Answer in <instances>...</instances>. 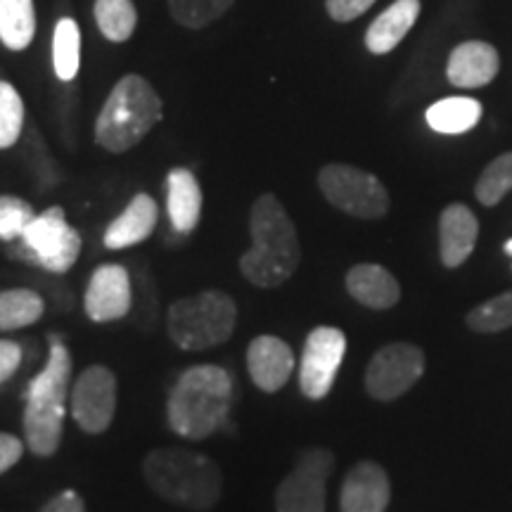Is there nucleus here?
<instances>
[{
	"instance_id": "f704fd0d",
	"label": "nucleus",
	"mask_w": 512,
	"mask_h": 512,
	"mask_svg": "<svg viewBox=\"0 0 512 512\" xmlns=\"http://www.w3.org/2000/svg\"><path fill=\"white\" fill-rule=\"evenodd\" d=\"M41 512H86V505H83V498L76 491L67 489L50 498Z\"/></svg>"
},
{
	"instance_id": "2f4dec72",
	"label": "nucleus",
	"mask_w": 512,
	"mask_h": 512,
	"mask_svg": "<svg viewBox=\"0 0 512 512\" xmlns=\"http://www.w3.org/2000/svg\"><path fill=\"white\" fill-rule=\"evenodd\" d=\"M377 0H325V10H328V15L335 19V22H354L363 15V12H368Z\"/></svg>"
},
{
	"instance_id": "6e6552de",
	"label": "nucleus",
	"mask_w": 512,
	"mask_h": 512,
	"mask_svg": "<svg viewBox=\"0 0 512 512\" xmlns=\"http://www.w3.org/2000/svg\"><path fill=\"white\" fill-rule=\"evenodd\" d=\"M318 188L332 207L356 219H382L392 204L380 178L349 164L323 166L318 171Z\"/></svg>"
},
{
	"instance_id": "423d86ee",
	"label": "nucleus",
	"mask_w": 512,
	"mask_h": 512,
	"mask_svg": "<svg viewBox=\"0 0 512 512\" xmlns=\"http://www.w3.org/2000/svg\"><path fill=\"white\" fill-rule=\"evenodd\" d=\"M238 325V304L221 290H204L176 299L166 313V330L183 351H204L226 344Z\"/></svg>"
},
{
	"instance_id": "f3484780",
	"label": "nucleus",
	"mask_w": 512,
	"mask_h": 512,
	"mask_svg": "<svg viewBox=\"0 0 512 512\" xmlns=\"http://www.w3.org/2000/svg\"><path fill=\"white\" fill-rule=\"evenodd\" d=\"M479 221L465 204H448L439 216V256L446 268L463 266L475 252Z\"/></svg>"
},
{
	"instance_id": "cd10ccee",
	"label": "nucleus",
	"mask_w": 512,
	"mask_h": 512,
	"mask_svg": "<svg viewBox=\"0 0 512 512\" xmlns=\"http://www.w3.org/2000/svg\"><path fill=\"white\" fill-rule=\"evenodd\" d=\"M512 190V150L503 152L501 157H496L479 176L475 185L477 200L484 207H496L505 195Z\"/></svg>"
},
{
	"instance_id": "f257e3e1",
	"label": "nucleus",
	"mask_w": 512,
	"mask_h": 512,
	"mask_svg": "<svg viewBox=\"0 0 512 512\" xmlns=\"http://www.w3.org/2000/svg\"><path fill=\"white\" fill-rule=\"evenodd\" d=\"M252 247L240 256V273L259 290L285 285L302 264V245L297 228L283 202L264 192L256 197L249 214Z\"/></svg>"
},
{
	"instance_id": "9d476101",
	"label": "nucleus",
	"mask_w": 512,
	"mask_h": 512,
	"mask_svg": "<svg viewBox=\"0 0 512 512\" xmlns=\"http://www.w3.org/2000/svg\"><path fill=\"white\" fill-rule=\"evenodd\" d=\"M425 373V354L408 342H394L382 347L370 358L366 370V392L375 401H394L413 389Z\"/></svg>"
},
{
	"instance_id": "39448f33",
	"label": "nucleus",
	"mask_w": 512,
	"mask_h": 512,
	"mask_svg": "<svg viewBox=\"0 0 512 512\" xmlns=\"http://www.w3.org/2000/svg\"><path fill=\"white\" fill-rule=\"evenodd\" d=\"M164 117V105L152 83L140 74L117 81L95 121V143L121 155L133 150Z\"/></svg>"
},
{
	"instance_id": "f03ea898",
	"label": "nucleus",
	"mask_w": 512,
	"mask_h": 512,
	"mask_svg": "<svg viewBox=\"0 0 512 512\" xmlns=\"http://www.w3.org/2000/svg\"><path fill=\"white\" fill-rule=\"evenodd\" d=\"M233 399V377L228 370L200 363L183 370L176 380L166 401V422L178 437L202 441L226 425Z\"/></svg>"
},
{
	"instance_id": "393cba45",
	"label": "nucleus",
	"mask_w": 512,
	"mask_h": 512,
	"mask_svg": "<svg viewBox=\"0 0 512 512\" xmlns=\"http://www.w3.org/2000/svg\"><path fill=\"white\" fill-rule=\"evenodd\" d=\"M81 67V29L72 17H62L53 34V69L60 81H74Z\"/></svg>"
},
{
	"instance_id": "dca6fc26",
	"label": "nucleus",
	"mask_w": 512,
	"mask_h": 512,
	"mask_svg": "<svg viewBox=\"0 0 512 512\" xmlns=\"http://www.w3.org/2000/svg\"><path fill=\"white\" fill-rule=\"evenodd\" d=\"M501 69V57L491 43L465 41L448 55L446 79L456 88L489 86Z\"/></svg>"
},
{
	"instance_id": "b1692460",
	"label": "nucleus",
	"mask_w": 512,
	"mask_h": 512,
	"mask_svg": "<svg viewBox=\"0 0 512 512\" xmlns=\"http://www.w3.org/2000/svg\"><path fill=\"white\" fill-rule=\"evenodd\" d=\"M46 313V299L29 287L0 292V330H22Z\"/></svg>"
},
{
	"instance_id": "412c9836",
	"label": "nucleus",
	"mask_w": 512,
	"mask_h": 512,
	"mask_svg": "<svg viewBox=\"0 0 512 512\" xmlns=\"http://www.w3.org/2000/svg\"><path fill=\"white\" fill-rule=\"evenodd\" d=\"M420 17V0H394L366 31V48L373 55H387L399 46Z\"/></svg>"
},
{
	"instance_id": "2eb2a0df",
	"label": "nucleus",
	"mask_w": 512,
	"mask_h": 512,
	"mask_svg": "<svg viewBox=\"0 0 512 512\" xmlns=\"http://www.w3.org/2000/svg\"><path fill=\"white\" fill-rule=\"evenodd\" d=\"M247 370L261 392H280L294 373L292 347L273 335L254 337L247 347Z\"/></svg>"
},
{
	"instance_id": "6ab92c4d",
	"label": "nucleus",
	"mask_w": 512,
	"mask_h": 512,
	"mask_svg": "<svg viewBox=\"0 0 512 512\" xmlns=\"http://www.w3.org/2000/svg\"><path fill=\"white\" fill-rule=\"evenodd\" d=\"M347 292L366 309L387 311L399 304L401 285L384 266L358 264L347 273Z\"/></svg>"
},
{
	"instance_id": "5701e85b",
	"label": "nucleus",
	"mask_w": 512,
	"mask_h": 512,
	"mask_svg": "<svg viewBox=\"0 0 512 512\" xmlns=\"http://www.w3.org/2000/svg\"><path fill=\"white\" fill-rule=\"evenodd\" d=\"M36 36L34 0H0V43L8 50H27Z\"/></svg>"
},
{
	"instance_id": "ddd939ff",
	"label": "nucleus",
	"mask_w": 512,
	"mask_h": 512,
	"mask_svg": "<svg viewBox=\"0 0 512 512\" xmlns=\"http://www.w3.org/2000/svg\"><path fill=\"white\" fill-rule=\"evenodd\" d=\"M133 302L131 273L121 264H102L93 271L83 294V309L95 323H114L128 316Z\"/></svg>"
},
{
	"instance_id": "a211bd4d",
	"label": "nucleus",
	"mask_w": 512,
	"mask_h": 512,
	"mask_svg": "<svg viewBox=\"0 0 512 512\" xmlns=\"http://www.w3.org/2000/svg\"><path fill=\"white\" fill-rule=\"evenodd\" d=\"M159 221V207L147 192H138L126 209L105 228L102 242L107 249H126L140 245L155 233Z\"/></svg>"
},
{
	"instance_id": "4be33fe9",
	"label": "nucleus",
	"mask_w": 512,
	"mask_h": 512,
	"mask_svg": "<svg viewBox=\"0 0 512 512\" xmlns=\"http://www.w3.org/2000/svg\"><path fill=\"white\" fill-rule=\"evenodd\" d=\"M482 102L472 98H444L427 110V124L432 131L444 133V136H460L470 131L482 119Z\"/></svg>"
},
{
	"instance_id": "c9c22d12",
	"label": "nucleus",
	"mask_w": 512,
	"mask_h": 512,
	"mask_svg": "<svg viewBox=\"0 0 512 512\" xmlns=\"http://www.w3.org/2000/svg\"><path fill=\"white\" fill-rule=\"evenodd\" d=\"M503 252H505V254H508V256H512V240H508V242H505V245H503Z\"/></svg>"
},
{
	"instance_id": "0eeeda50",
	"label": "nucleus",
	"mask_w": 512,
	"mask_h": 512,
	"mask_svg": "<svg viewBox=\"0 0 512 512\" xmlns=\"http://www.w3.org/2000/svg\"><path fill=\"white\" fill-rule=\"evenodd\" d=\"M22 245L15 249L17 259L29 261L48 273H67L81 254V235L74 226H69L62 207H48L24 230Z\"/></svg>"
},
{
	"instance_id": "aec40b11",
	"label": "nucleus",
	"mask_w": 512,
	"mask_h": 512,
	"mask_svg": "<svg viewBox=\"0 0 512 512\" xmlns=\"http://www.w3.org/2000/svg\"><path fill=\"white\" fill-rule=\"evenodd\" d=\"M202 188L188 169H171L166 176V211L176 233H192L202 219Z\"/></svg>"
},
{
	"instance_id": "c756f323",
	"label": "nucleus",
	"mask_w": 512,
	"mask_h": 512,
	"mask_svg": "<svg viewBox=\"0 0 512 512\" xmlns=\"http://www.w3.org/2000/svg\"><path fill=\"white\" fill-rule=\"evenodd\" d=\"M24 102L17 88L8 81H0V150H8L22 136Z\"/></svg>"
},
{
	"instance_id": "473e14b6",
	"label": "nucleus",
	"mask_w": 512,
	"mask_h": 512,
	"mask_svg": "<svg viewBox=\"0 0 512 512\" xmlns=\"http://www.w3.org/2000/svg\"><path fill=\"white\" fill-rule=\"evenodd\" d=\"M22 366V347L10 339H0V384H5Z\"/></svg>"
},
{
	"instance_id": "9b49d317",
	"label": "nucleus",
	"mask_w": 512,
	"mask_h": 512,
	"mask_svg": "<svg viewBox=\"0 0 512 512\" xmlns=\"http://www.w3.org/2000/svg\"><path fill=\"white\" fill-rule=\"evenodd\" d=\"M69 411L86 434L110 430L117 413V377L107 366H88L76 377L69 394Z\"/></svg>"
},
{
	"instance_id": "7c9ffc66",
	"label": "nucleus",
	"mask_w": 512,
	"mask_h": 512,
	"mask_svg": "<svg viewBox=\"0 0 512 512\" xmlns=\"http://www.w3.org/2000/svg\"><path fill=\"white\" fill-rule=\"evenodd\" d=\"M36 219V211L27 200L15 195H0V240H22L24 230Z\"/></svg>"
},
{
	"instance_id": "4468645a",
	"label": "nucleus",
	"mask_w": 512,
	"mask_h": 512,
	"mask_svg": "<svg viewBox=\"0 0 512 512\" xmlns=\"http://www.w3.org/2000/svg\"><path fill=\"white\" fill-rule=\"evenodd\" d=\"M392 501V484L382 465L361 460L344 477L339 491L342 512H384Z\"/></svg>"
},
{
	"instance_id": "20e7f679",
	"label": "nucleus",
	"mask_w": 512,
	"mask_h": 512,
	"mask_svg": "<svg viewBox=\"0 0 512 512\" xmlns=\"http://www.w3.org/2000/svg\"><path fill=\"white\" fill-rule=\"evenodd\" d=\"M72 370L74 363L67 344L53 337L46 368L31 380L24 406V441L38 458L55 456L62 444Z\"/></svg>"
},
{
	"instance_id": "72a5a7b5",
	"label": "nucleus",
	"mask_w": 512,
	"mask_h": 512,
	"mask_svg": "<svg viewBox=\"0 0 512 512\" xmlns=\"http://www.w3.org/2000/svg\"><path fill=\"white\" fill-rule=\"evenodd\" d=\"M24 456V441L15 434L0 432V475L15 467Z\"/></svg>"
},
{
	"instance_id": "bb28decb",
	"label": "nucleus",
	"mask_w": 512,
	"mask_h": 512,
	"mask_svg": "<svg viewBox=\"0 0 512 512\" xmlns=\"http://www.w3.org/2000/svg\"><path fill=\"white\" fill-rule=\"evenodd\" d=\"M235 0H169V12L185 29H204L233 8Z\"/></svg>"
},
{
	"instance_id": "7ed1b4c3",
	"label": "nucleus",
	"mask_w": 512,
	"mask_h": 512,
	"mask_svg": "<svg viewBox=\"0 0 512 512\" xmlns=\"http://www.w3.org/2000/svg\"><path fill=\"white\" fill-rule=\"evenodd\" d=\"M147 486L164 501L188 510H211L221 501L223 475L216 460L188 448H155L143 460Z\"/></svg>"
},
{
	"instance_id": "f8f14e48",
	"label": "nucleus",
	"mask_w": 512,
	"mask_h": 512,
	"mask_svg": "<svg viewBox=\"0 0 512 512\" xmlns=\"http://www.w3.org/2000/svg\"><path fill=\"white\" fill-rule=\"evenodd\" d=\"M344 351H347V337L339 328L318 325L309 332L302 351V366H299V389L306 399L320 401L330 394L344 361Z\"/></svg>"
},
{
	"instance_id": "a878e982",
	"label": "nucleus",
	"mask_w": 512,
	"mask_h": 512,
	"mask_svg": "<svg viewBox=\"0 0 512 512\" xmlns=\"http://www.w3.org/2000/svg\"><path fill=\"white\" fill-rule=\"evenodd\" d=\"M95 22L100 34L112 43H126L138 24L133 0H95Z\"/></svg>"
},
{
	"instance_id": "1a4fd4ad",
	"label": "nucleus",
	"mask_w": 512,
	"mask_h": 512,
	"mask_svg": "<svg viewBox=\"0 0 512 512\" xmlns=\"http://www.w3.org/2000/svg\"><path fill=\"white\" fill-rule=\"evenodd\" d=\"M332 470V451L306 448L275 491V512H325V486Z\"/></svg>"
},
{
	"instance_id": "c85d7f7f",
	"label": "nucleus",
	"mask_w": 512,
	"mask_h": 512,
	"mask_svg": "<svg viewBox=\"0 0 512 512\" xmlns=\"http://www.w3.org/2000/svg\"><path fill=\"white\" fill-rule=\"evenodd\" d=\"M467 328L482 332V335H494V332L512 328V290L498 294L467 313Z\"/></svg>"
}]
</instances>
